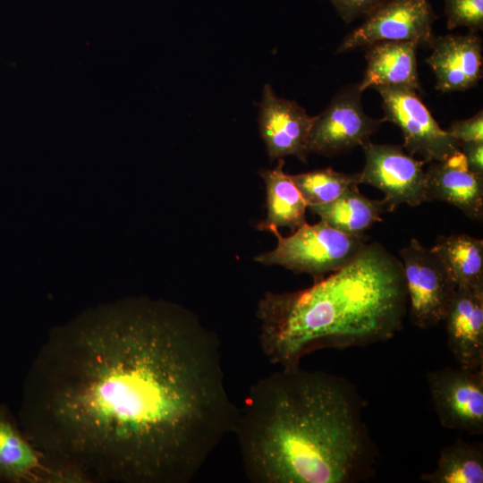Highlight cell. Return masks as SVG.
I'll use <instances>...</instances> for the list:
<instances>
[{
    "mask_svg": "<svg viewBox=\"0 0 483 483\" xmlns=\"http://www.w3.org/2000/svg\"><path fill=\"white\" fill-rule=\"evenodd\" d=\"M238 411L216 332L182 306L134 300L51 334L18 422L47 465L80 482L188 483Z\"/></svg>",
    "mask_w": 483,
    "mask_h": 483,
    "instance_id": "cell-1",
    "label": "cell"
},
{
    "mask_svg": "<svg viewBox=\"0 0 483 483\" xmlns=\"http://www.w3.org/2000/svg\"><path fill=\"white\" fill-rule=\"evenodd\" d=\"M365 402L343 377L281 368L250 388L233 433L254 483H359L378 453L363 419Z\"/></svg>",
    "mask_w": 483,
    "mask_h": 483,
    "instance_id": "cell-2",
    "label": "cell"
},
{
    "mask_svg": "<svg viewBox=\"0 0 483 483\" xmlns=\"http://www.w3.org/2000/svg\"><path fill=\"white\" fill-rule=\"evenodd\" d=\"M408 299L402 261L377 242L306 289L264 293L258 343L269 362L300 366L321 349L343 350L387 341L399 332Z\"/></svg>",
    "mask_w": 483,
    "mask_h": 483,
    "instance_id": "cell-3",
    "label": "cell"
},
{
    "mask_svg": "<svg viewBox=\"0 0 483 483\" xmlns=\"http://www.w3.org/2000/svg\"><path fill=\"white\" fill-rule=\"evenodd\" d=\"M277 240L276 247L261 253L254 260L265 266H281L296 274H309L318 279L352 261L366 245L364 234L343 233L320 220L304 224L290 236H283L277 228L267 227Z\"/></svg>",
    "mask_w": 483,
    "mask_h": 483,
    "instance_id": "cell-4",
    "label": "cell"
},
{
    "mask_svg": "<svg viewBox=\"0 0 483 483\" xmlns=\"http://www.w3.org/2000/svg\"><path fill=\"white\" fill-rule=\"evenodd\" d=\"M407 292L409 317L422 329L445 320L457 288L445 266L432 250L417 239L400 250Z\"/></svg>",
    "mask_w": 483,
    "mask_h": 483,
    "instance_id": "cell-5",
    "label": "cell"
},
{
    "mask_svg": "<svg viewBox=\"0 0 483 483\" xmlns=\"http://www.w3.org/2000/svg\"><path fill=\"white\" fill-rule=\"evenodd\" d=\"M436 18L428 0H386L360 26L343 38L336 53L385 41H408L430 48L436 38L433 33Z\"/></svg>",
    "mask_w": 483,
    "mask_h": 483,
    "instance_id": "cell-6",
    "label": "cell"
},
{
    "mask_svg": "<svg viewBox=\"0 0 483 483\" xmlns=\"http://www.w3.org/2000/svg\"><path fill=\"white\" fill-rule=\"evenodd\" d=\"M358 83L341 89L327 106L314 116L309 137L308 153L333 157L369 141L384 123L369 116L361 105Z\"/></svg>",
    "mask_w": 483,
    "mask_h": 483,
    "instance_id": "cell-7",
    "label": "cell"
},
{
    "mask_svg": "<svg viewBox=\"0 0 483 483\" xmlns=\"http://www.w3.org/2000/svg\"><path fill=\"white\" fill-rule=\"evenodd\" d=\"M374 89L382 98L383 121L400 128L403 147L411 156L419 155L424 162L432 163L460 150L459 143L439 126L416 91L386 87Z\"/></svg>",
    "mask_w": 483,
    "mask_h": 483,
    "instance_id": "cell-8",
    "label": "cell"
},
{
    "mask_svg": "<svg viewBox=\"0 0 483 483\" xmlns=\"http://www.w3.org/2000/svg\"><path fill=\"white\" fill-rule=\"evenodd\" d=\"M365 165L360 174V183L379 189L384 193L386 210L392 212L401 204L417 207L427 201L424 161L406 154L397 145L362 146Z\"/></svg>",
    "mask_w": 483,
    "mask_h": 483,
    "instance_id": "cell-9",
    "label": "cell"
},
{
    "mask_svg": "<svg viewBox=\"0 0 483 483\" xmlns=\"http://www.w3.org/2000/svg\"><path fill=\"white\" fill-rule=\"evenodd\" d=\"M427 381L443 427L470 435L483 433V369H435L427 373Z\"/></svg>",
    "mask_w": 483,
    "mask_h": 483,
    "instance_id": "cell-10",
    "label": "cell"
},
{
    "mask_svg": "<svg viewBox=\"0 0 483 483\" xmlns=\"http://www.w3.org/2000/svg\"><path fill=\"white\" fill-rule=\"evenodd\" d=\"M313 121L295 101L276 96L269 84L264 86L258 128L270 161L292 156L306 163Z\"/></svg>",
    "mask_w": 483,
    "mask_h": 483,
    "instance_id": "cell-11",
    "label": "cell"
},
{
    "mask_svg": "<svg viewBox=\"0 0 483 483\" xmlns=\"http://www.w3.org/2000/svg\"><path fill=\"white\" fill-rule=\"evenodd\" d=\"M426 59L436 77V89L443 93L464 91L482 77V40L476 33L435 38Z\"/></svg>",
    "mask_w": 483,
    "mask_h": 483,
    "instance_id": "cell-12",
    "label": "cell"
},
{
    "mask_svg": "<svg viewBox=\"0 0 483 483\" xmlns=\"http://www.w3.org/2000/svg\"><path fill=\"white\" fill-rule=\"evenodd\" d=\"M444 322L458 367L483 369V285L457 287Z\"/></svg>",
    "mask_w": 483,
    "mask_h": 483,
    "instance_id": "cell-13",
    "label": "cell"
},
{
    "mask_svg": "<svg viewBox=\"0 0 483 483\" xmlns=\"http://www.w3.org/2000/svg\"><path fill=\"white\" fill-rule=\"evenodd\" d=\"M427 201H444L459 208L470 219L483 218V175L471 172L461 150L448 158L432 162L426 171Z\"/></svg>",
    "mask_w": 483,
    "mask_h": 483,
    "instance_id": "cell-14",
    "label": "cell"
},
{
    "mask_svg": "<svg viewBox=\"0 0 483 483\" xmlns=\"http://www.w3.org/2000/svg\"><path fill=\"white\" fill-rule=\"evenodd\" d=\"M418 47L408 41H385L364 48L367 65L358 83L360 90L386 87L421 91L416 56Z\"/></svg>",
    "mask_w": 483,
    "mask_h": 483,
    "instance_id": "cell-15",
    "label": "cell"
},
{
    "mask_svg": "<svg viewBox=\"0 0 483 483\" xmlns=\"http://www.w3.org/2000/svg\"><path fill=\"white\" fill-rule=\"evenodd\" d=\"M49 467L18 420L0 403V483L47 482Z\"/></svg>",
    "mask_w": 483,
    "mask_h": 483,
    "instance_id": "cell-16",
    "label": "cell"
},
{
    "mask_svg": "<svg viewBox=\"0 0 483 483\" xmlns=\"http://www.w3.org/2000/svg\"><path fill=\"white\" fill-rule=\"evenodd\" d=\"M284 165V159L279 158L275 168L259 171L266 186L267 218L258 225V230L272 226L294 232L307 223L308 204Z\"/></svg>",
    "mask_w": 483,
    "mask_h": 483,
    "instance_id": "cell-17",
    "label": "cell"
},
{
    "mask_svg": "<svg viewBox=\"0 0 483 483\" xmlns=\"http://www.w3.org/2000/svg\"><path fill=\"white\" fill-rule=\"evenodd\" d=\"M308 208L330 226L347 234L360 235L382 221L386 206L383 199L365 197L358 184H353L334 201L308 206Z\"/></svg>",
    "mask_w": 483,
    "mask_h": 483,
    "instance_id": "cell-18",
    "label": "cell"
},
{
    "mask_svg": "<svg viewBox=\"0 0 483 483\" xmlns=\"http://www.w3.org/2000/svg\"><path fill=\"white\" fill-rule=\"evenodd\" d=\"M457 287L483 285V241L465 233L439 236L432 247Z\"/></svg>",
    "mask_w": 483,
    "mask_h": 483,
    "instance_id": "cell-19",
    "label": "cell"
},
{
    "mask_svg": "<svg viewBox=\"0 0 483 483\" xmlns=\"http://www.w3.org/2000/svg\"><path fill=\"white\" fill-rule=\"evenodd\" d=\"M427 483H482L483 446L457 438L441 449L436 467L421 474Z\"/></svg>",
    "mask_w": 483,
    "mask_h": 483,
    "instance_id": "cell-20",
    "label": "cell"
},
{
    "mask_svg": "<svg viewBox=\"0 0 483 483\" xmlns=\"http://www.w3.org/2000/svg\"><path fill=\"white\" fill-rule=\"evenodd\" d=\"M308 206L334 201L346 189L360 183V174H345L331 167L291 175Z\"/></svg>",
    "mask_w": 483,
    "mask_h": 483,
    "instance_id": "cell-21",
    "label": "cell"
},
{
    "mask_svg": "<svg viewBox=\"0 0 483 483\" xmlns=\"http://www.w3.org/2000/svg\"><path fill=\"white\" fill-rule=\"evenodd\" d=\"M448 30L466 27L470 32L483 30V0H444Z\"/></svg>",
    "mask_w": 483,
    "mask_h": 483,
    "instance_id": "cell-22",
    "label": "cell"
},
{
    "mask_svg": "<svg viewBox=\"0 0 483 483\" xmlns=\"http://www.w3.org/2000/svg\"><path fill=\"white\" fill-rule=\"evenodd\" d=\"M445 131L459 144L464 142H483L482 110H479L470 118L452 123Z\"/></svg>",
    "mask_w": 483,
    "mask_h": 483,
    "instance_id": "cell-23",
    "label": "cell"
},
{
    "mask_svg": "<svg viewBox=\"0 0 483 483\" xmlns=\"http://www.w3.org/2000/svg\"><path fill=\"white\" fill-rule=\"evenodd\" d=\"M345 23L370 14L386 0H328Z\"/></svg>",
    "mask_w": 483,
    "mask_h": 483,
    "instance_id": "cell-24",
    "label": "cell"
},
{
    "mask_svg": "<svg viewBox=\"0 0 483 483\" xmlns=\"http://www.w3.org/2000/svg\"><path fill=\"white\" fill-rule=\"evenodd\" d=\"M459 145L468 168L477 174L483 175V142H464Z\"/></svg>",
    "mask_w": 483,
    "mask_h": 483,
    "instance_id": "cell-25",
    "label": "cell"
}]
</instances>
